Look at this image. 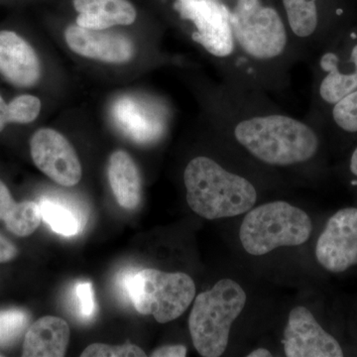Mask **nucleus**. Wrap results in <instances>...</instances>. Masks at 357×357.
Here are the masks:
<instances>
[{
  "mask_svg": "<svg viewBox=\"0 0 357 357\" xmlns=\"http://www.w3.org/2000/svg\"><path fill=\"white\" fill-rule=\"evenodd\" d=\"M349 169L351 172L357 177V147L351 155V163H349Z\"/></svg>",
  "mask_w": 357,
  "mask_h": 357,
  "instance_id": "nucleus-31",
  "label": "nucleus"
},
{
  "mask_svg": "<svg viewBox=\"0 0 357 357\" xmlns=\"http://www.w3.org/2000/svg\"><path fill=\"white\" fill-rule=\"evenodd\" d=\"M176 10L192 25L191 39L215 61L222 79L231 83L236 51L229 4L222 0H176Z\"/></svg>",
  "mask_w": 357,
  "mask_h": 357,
  "instance_id": "nucleus-7",
  "label": "nucleus"
},
{
  "mask_svg": "<svg viewBox=\"0 0 357 357\" xmlns=\"http://www.w3.org/2000/svg\"><path fill=\"white\" fill-rule=\"evenodd\" d=\"M351 184L352 185H357V181H352Z\"/></svg>",
  "mask_w": 357,
  "mask_h": 357,
  "instance_id": "nucleus-32",
  "label": "nucleus"
},
{
  "mask_svg": "<svg viewBox=\"0 0 357 357\" xmlns=\"http://www.w3.org/2000/svg\"><path fill=\"white\" fill-rule=\"evenodd\" d=\"M17 255V248L8 239L0 234V263L14 259Z\"/></svg>",
  "mask_w": 357,
  "mask_h": 357,
  "instance_id": "nucleus-28",
  "label": "nucleus"
},
{
  "mask_svg": "<svg viewBox=\"0 0 357 357\" xmlns=\"http://www.w3.org/2000/svg\"><path fill=\"white\" fill-rule=\"evenodd\" d=\"M0 74L23 88L34 86L41 76L38 56L16 33L0 32Z\"/></svg>",
  "mask_w": 357,
  "mask_h": 357,
  "instance_id": "nucleus-13",
  "label": "nucleus"
},
{
  "mask_svg": "<svg viewBox=\"0 0 357 357\" xmlns=\"http://www.w3.org/2000/svg\"><path fill=\"white\" fill-rule=\"evenodd\" d=\"M42 217L39 204L25 201L16 204L13 211L7 215L6 229L17 236H28L38 229Z\"/></svg>",
  "mask_w": 357,
  "mask_h": 357,
  "instance_id": "nucleus-20",
  "label": "nucleus"
},
{
  "mask_svg": "<svg viewBox=\"0 0 357 357\" xmlns=\"http://www.w3.org/2000/svg\"><path fill=\"white\" fill-rule=\"evenodd\" d=\"M4 102L3 98L0 96V132L3 130L7 123H8V107Z\"/></svg>",
  "mask_w": 357,
  "mask_h": 357,
  "instance_id": "nucleus-29",
  "label": "nucleus"
},
{
  "mask_svg": "<svg viewBox=\"0 0 357 357\" xmlns=\"http://www.w3.org/2000/svg\"><path fill=\"white\" fill-rule=\"evenodd\" d=\"M312 225L306 211L286 202H272L248 211L239 238L249 255L261 256L282 246H298L311 236Z\"/></svg>",
  "mask_w": 357,
  "mask_h": 357,
  "instance_id": "nucleus-5",
  "label": "nucleus"
},
{
  "mask_svg": "<svg viewBox=\"0 0 357 357\" xmlns=\"http://www.w3.org/2000/svg\"><path fill=\"white\" fill-rule=\"evenodd\" d=\"M29 314L20 309L0 312V347L13 344L24 332L29 323Z\"/></svg>",
  "mask_w": 357,
  "mask_h": 357,
  "instance_id": "nucleus-21",
  "label": "nucleus"
},
{
  "mask_svg": "<svg viewBox=\"0 0 357 357\" xmlns=\"http://www.w3.org/2000/svg\"><path fill=\"white\" fill-rule=\"evenodd\" d=\"M319 264L333 273H342L357 264V208H342L326 222L317 243Z\"/></svg>",
  "mask_w": 357,
  "mask_h": 357,
  "instance_id": "nucleus-9",
  "label": "nucleus"
},
{
  "mask_svg": "<svg viewBox=\"0 0 357 357\" xmlns=\"http://www.w3.org/2000/svg\"><path fill=\"white\" fill-rule=\"evenodd\" d=\"M16 204L8 188L0 181V220H6L7 215L15 208Z\"/></svg>",
  "mask_w": 357,
  "mask_h": 357,
  "instance_id": "nucleus-26",
  "label": "nucleus"
},
{
  "mask_svg": "<svg viewBox=\"0 0 357 357\" xmlns=\"http://www.w3.org/2000/svg\"><path fill=\"white\" fill-rule=\"evenodd\" d=\"M39 208L42 220L60 236H74L84 227V218L74 204L62 199L44 197Z\"/></svg>",
  "mask_w": 357,
  "mask_h": 357,
  "instance_id": "nucleus-19",
  "label": "nucleus"
},
{
  "mask_svg": "<svg viewBox=\"0 0 357 357\" xmlns=\"http://www.w3.org/2000/svg\"><path fill=\"white\" fill-rule=\"evenodd\" d=\"M8 121L27 124L38 117L41 102L37 96L23 95L17 96L8 103Z\"/></svg>",
  "mask_w": 357,
  "mask_h": 357,
  "instance_id": "nucleus-23",
  "label": "nucleus"
},
{
  "mask_svg": "<svg viewBox=\"0 0 357 357\" xmlns=\"http://www.w3.org/2000/svg\"><path fill=\"white\" fill-rule=\"evenodd\" d=\"M124 288L141 314H152L160 324L182 316L196 296V285L189 275L182 272L143 269L126 273Z\"/></svg>",
  "mask_w": 357,
  "mask_h": 357,
  "instance_id": "nucleus-6",
  "label": "nucleus"
},
{
  "mask_svg": "<svg viewBox=\"0 0 357 357\" xmlns=\"http://www.w3.org/2000/svg\"><path fill=\"white\" fill-rule=\"evenodd\" d=\"M284 351L288 357H342V347L326 332L306 307H294L284 332Z\"/></svg>",
  "mask_w": 357,
  "mask_h": 357,
  "instance_id": "nucleus-10",
  "label": "nucleus"
},
{
  "mask_svg": "<svg viewBox=\"0 0 357 357\" xmlns=\"http://www.w3.org/2000/svg\"><path fill=\"white\" fill-rule=\"evenodd\" d=\"M77 312L84 319H91L96 314L95 293L93 284L89 281L79 282L76 286Z\"/></svg>",
  "mask_w": 357,
  "mask_h": 357,
  "instance_id": "nucleus-25",
  "label": "nucleus"
},
{
  "mask_svg": "<svg viewBox=\"0 0 357 357\" xmlns=\"http://www.w3.org/2000/svg\"><path fill=\"white\" fill-rule=\"evenodd\" d=\"M77 25L93 30H107L115 25H130L136 10L128 0H74Z\"/></svg>",
  "mask_w": 357,
  "mask_h": 357,
  "instance_id": "nucleus-17",
  "label": "nucleus"
},
{
  "mask_svg": "<svg viewBox=\"0 0 357 357\" xmlns=\"http://www.w3.org/2000/svg\"><path fill=\"white\" fill-rule=\"evenodd\" d=\"M65 39L74 53L102 62H128L135 52L132 41L124 35L79 25L69 26L65 31Z\"/></svg>",
  "mask_w": 357,
  "mask_h": 357,
  "instance_id": "nucleus-12",
  "label": "nucleus"
},
{
  "mask_svg": "<svg viewBox=\"0 0 357 357\" xmlns=\"http://www.w3.org/2000/svg\"><path fill=\"white\" fill-rule=\"evenodd\" d=\"M229 7L236 51L229 84L267 93L285 91L301 60L282 13L262 0H234Z\"/></svg>",
  "mask_w": 357,
  "mask_h": 357,
  "instance_id": "nucleus-2",
  "label": "nucleus"
},
{
  "mask_svg": "<svg viewBox=\"0 0 357 357\" xmlns=\"http://www.w3.org/2000/svg\"><path fill=\"white\" fill-rule=\"evenodd\" d=\"M187 202L206 220L234 218L253 208L257 199L255 185L215 159L195 157L184 171Z\"/></svg>",
  "mask_w": 357,
  "mask_h": 357,
  "instance_id": "nucleus-3",
  "label": "nucleus"
},
{
  "mask_svg": "<svg viewBox=\"0 0 357 357\" xmlns=\"http://www.w3.org/2000/svg\"><path fill=\"white\" fill-rule=\"evenodd\" d=\"M107 175L119 206L135 210L142 198V182L138 167L128 152L117 150L109 157Z\"/></svg>",
  "mask_w": 357,
  "mask_h": 357,
  "instance_id": "nucleus-18",
  "label": "nucleus"
},
{
  "mask_svg": "<svg viewBox=\"0 0 357 357\" xmlns=\"http://www.w3.org/2000/svg\"><path fill=\"white\" fill-rule=\"evenodd\" d=\"M33 162L41 172L64 187L79 184L83 176L81 162L69 140L57 130L42 128L30 140Z\"/></svg>",
  "mask_w": 357,
  "mask_h": 357,
  "instance_id": "nucleus-8",
  "label": "nucleus"
},
{
  "mask_svg": "<svg viewBox=\"0 0 357 357\" xmlns=\"http://www.w3.org/2000/svg\"><path fill=\"white\" fill-rule=\"evenodd\" d=\"M248 357H269L272 356L271 352L266 349H257L248 354Z\"/></svg>",
  "mask_w": 357,
  "mask_h": 357,
  "instance_id": "nucleus-30",
  "label": "nucleus"
},
{
  "mask_svg": "<svg viewBox=\"0 0 357 357\" xmlns=\"http://www.w3.org/2000/svg\"><path fill=\"white\" fill-rule=\"evenodd\" d=\"M284 20L301 61L309 58L321 36L319 0H281Z\"/></svg>",
  "mask_w": 357,
  "mask_h": 357,
  "instance_id": "nucleus-14",
  "label": "nucleus"
},
{
  "mask_svg": "<svg viewBox=\"0 0 357 357\" xmlns=\"http://www.w3.org/2000/svg\"><path fill=\"white\" fill-rule=\"evenodd\" d=\"M335 126L345 132H357V89L333 105L331 110Z\"/></svg>",
  "mask_w": 357,
  "mask_h": 357,
  "instance_id": "nucleus-22",
  "label": "nucleus"
},
{
  "mask_svg": "<svg viewBox=\"0 0 357 357\" xmlns=\"http://www.w3.org/2000/svg\"><path fill=\"white\" fill-rule=\"evenodd\" d=\"M187 356V349L182 344L164 345L152 352V357H184Z\"/></svg>",
  "mask_w": 357,
  "mask_h": 357,
  "instance_id": "nucleus-27",
  "label": "nucleus"
},
{
  "mask_svg": "<svg viewBox=\"0 0 357 357\" xmlns=\"http://www.w3.org/2000/svg\"><path fill=\"white\" fill-rule=\"evenodd\" d=\"M114 116L122 130L140 143L156 140L165 129L164 114L158 107L128 96L115 103Z\"/></svg>",
  "mask_w": 357,
  "mask_h": 357,
  "instance_id": "nucleus-15",
  "label": "nucleus"
},
{
  "mask_svg": "<svg viewBox=\"0 0 357 357\" xmlns=\"http://www.w3.org/2000/svg\"><path fill=\"white\" fill-rule=\"evenodd\" d=\"M208 107L211 115L237 144L265 165H302L318 154L316 130L277 107L265 91L222 79L211 86Z\"/></svg>",
  "mask_w": 357,
  "mask_h": 357,
  "instance_id": "nucleus-1",
  "label": "nucleus"
},
{
  "mask_svg": "<svg viewBox=\"0 0 357 357\" xmlns=\"http://www.w3.org/2000/svg\"><path fill=\"white\" fill-rule=\"evenodd\" d=\"M316 68L319 79L314 82V98L332 107L357 89V42L347 60L337 51L323 52L317 59Z\"/></svg>",
  "mask_w": 357,
  "mask_h": 357,
  "instance_id": "nucleus-11",
  "label": "nucleus"
},
{
  "mask_svg": "<svg viewBox=\"0 0 357 357\" xmlns=\"http://www.w3.org/2000/svg\"><path fill=\"white\" fill-rule=\"evenodd\" d=\"M246 304V293L237 282L222 279L199 294L189 317L190 333L201 356H222L229 345L230 328Z\"/></svg>",
  "mask_w": 357,
  "mask_h": 357,
  "instance_id": "nucleus-4",
  "label": "nucleus"
},
{
  "mask_svg": "<svg viewBox=\"0 0 357 357\" xmlns=\"http://www.w3.org/2000/svg\"><path fill=\"white\" fill-rule=\"evenodd\" d=\"M82 357H138L146 356L144 351L135 344L109 345L93 344L89 345L81 354Z\"/></svg>",
  "mask_w": 357,
  "mask_h": 357,
  "instance_id": "nucleus-24",
  "label": "nucleus"
},
{
  "mask_svg": "<svg viewBox=\"0 0 357 357\" xmlns=\"http://www.w3.org/2000/svg\"><path fill=\"white\" fill-rule=\"evenodd\" d=\"M70 328L65 319L46 316L35 321L26 333L22 356L62 357L70 342Z\"/></svg>",
  "mask_w": 357,
  "mask_h": 357,
  "instance_id": "nucleus-16",
  "label": "nucleus"
}]
</instances>
